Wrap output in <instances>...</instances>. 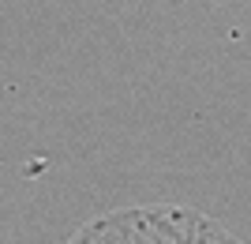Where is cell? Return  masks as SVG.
<instances>
[{
    "instance_id": "obj_1",
    "label": "cell",
    "mask_w": 251,
    "mask_h": 244,
    "mask_svg": "<svg viewBox=\"0 0 251 244\" xmlns=\"http://www.w3.org/2000/svg\"><path fill=\"white\" fill-rule=\"evenodd\" d=\"M64 244H244L210 214L161 203V207H120L79 225Z\"/></svg>"
}]
</instances>
